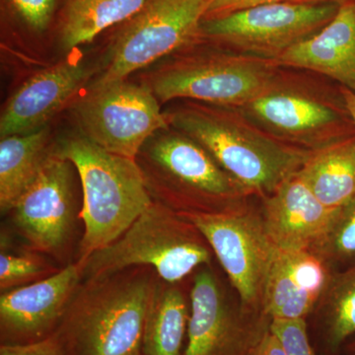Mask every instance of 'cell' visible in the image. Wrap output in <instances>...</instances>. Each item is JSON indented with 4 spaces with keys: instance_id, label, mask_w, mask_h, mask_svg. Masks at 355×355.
Returning a JSON list of instances; mask_svg holds the SVG:
<instances>
[{
    "instance_id": "obj_14",
    "label": "cell",
    "mask_w": 355,
    "mask_h": 355,
    "mask_svg": "<svg viewBox=\"0 0 355 355\" xmlns=\"http://www.w3.org/2000/svg\"><path fill=\"white\" fill-rule=\"evenodd\" d=\"M84 261L76 260L62 270L28 286L1 292L0 324L8 343L44 340L60 326L83 282Z\"/></svg>"
},
{
    "instance_id": "obj_18",
    "label": "cell",
    "mask_w": 355,
    "mask_h": 355,
    "mask_svg": "<svg viewBox=\"0 0 355 355\" xmlns=\"http://www.w3.org/2000/svg\"><path fill=\"white\" fill-rule=\"evenodd\" d=\"M277 64L314 72L355 92V0L340 4L328 24L291 46Z\"/></svg>"
},
{
    "instance_id": "obj_4",
    "label": "cell",
    "mask_w": 355,
    "mask_h": 355,
    "mask_svg": "<svg viewBox=\"0 0 355 355\" xmlns=\"http://www.w3.org/2000/svg\"><path fill=\"white\" fill-rule=\"evenodd\" d=\"M135 160L153 202L178 214H221L251 197L205 147L172 127L154 133Z\"/></svg>"
},
{
    "instance_id": "obj_24",
    "label": "cell",
    "mask_w": 355,
    "mask_h": 355,
    "mask_svg": "<svg viewBox=\"0 0 355 355\" xmlns=\"http://www.w3.org/2000/svg\"><path fill=\"white\" fill-rule=\"evenodd\" d=\"M312 251L329 265L355 259V200L336 210L326 235Z\"/></svg>"
},
{
    "instance_id": "obj_16",
    "label": "cell",
    "mask_w": 355,
    "mask_h": 355,
    "mask_svg": "<svg viewBox=\"0 0 355 355\" xmlns=\"http://www.w3.org/2000/svg\"><path fill=\"white\" fill-rule=\"evenodd\" d=\"M336 211L315 197L298 171L263 198L261 214L275 247L295 252L314 249L326 235Z\"/></svg>"
},
{
    "instance_id": "obj_13",
    "label": "cell",
    "mask_w": 355,
    "mask_h": 355,
    "mask_svg": "<svg viewBox=\"0 0 355 355\" xmlns=\"http://www.w3.org/2000/svg\"><path fill=\"white\" fill-rule=\"evenodd\" d=\"M73 165L53 153L10 212L32 251L64 260L76 223Z\"/></svg>"
},
{
    "instance_id": "obj_33",
    "label": "cell",
    "mask_w": 355,
    "mask_h": 355,
    "mask_svg": "<svg viewBox=\"0 0 355 355\" xmlns=\"http://www.w3.org/2000/svg\"><path fill=\"white\" fill-rule=\"evenodd\" d=\"M350 350L355 354V343L350 345Z\"/></svg>"
},
{
    "instance_id": "obj_28",
    "label": "cell",
    "mask_w": 355,
    "mask_h": 355,
    "mask_svg": "<svg viewBox=\"0 0 355 355\" xmlns=\"http://www.w3.org/2000/svg\"><path fill=\"white\" fill-rule=\"evenodd\" d=\"M0 355H64V347L57 334L44 340L28 343H4Z\"/></svg>"
},
{
    "instance_id": "obj_26",
    "label": "cell",
    "mask_w": 355,
    "mask_h": 355,
    "mask_svg": "<svg viewBox=\"0 0 355 355\" xmlns=\"http://www.w3.org/2000/svg\"><path fill=\"white\" fill-rule=\"evenodd\" d=\"M270 330L279 338L287 355H316L305 319H272Z\"/></svg>"
},
{
    "instance_id": "obj_29",
    "label": "cell",
    "mask_w": 355,
    "mask_h": 355,
    "mask_svg": "<svg viewBox=\"0 0 355 355\" xmlns=\"http://www.w3.org/2000/svg\"><path fill=\"white\" fill-rule=\"evenodd\" d=\"M282 1H287V0H212L205 19L221 17V16L239 12V11L247 10L254 7Z\"/></svg>"
},
{
    "instance_id": "obj_25",
    "label": "cell",
    "mask_w": 355,
    "mask_h": 355,
    "mask_svg": "<svg viewBox=\"0 0 355 355\" xmlns=\"http://www.w3.org/2000/svg\"><path fill=\"white\" fill-rule=\"evenodd\" d=\"M38 254L10 253L1 249L0 253V289L1 292L28 286L46 279L58 272Z\"/></svg>"
},
{
    "instance_id": "obj_31",
    "label": "cell",
    "mask_w": 355,
    "mask_h": 355,
    "mask_svg": "<svg viewBox=\"0 0 355 355\" xmlns=\"http://www.w3.org/2000/svg\"><path fill=\"white\" fill-rule=\"evenodd\" d=\"M340 89H342L343 99H345L347 108L349 110L352 121H354L355 128V92L345 87H340Z\"/></svg>"
},
{
    "instance_id": "obj_15",
    "label": "cell",
    "mask_w": 355,
    "mask_h": 355,
    "mask_svg": "<svg viewBox=\"0 0 355 355\" xmlns=\"http://www.w3.org/2000/svg\"><path fill=\"white\" fill-rule=\"evenodd\" d=\"M94 72L81 58H67L35 74L7 101L0 118V137L44 128Z\"/></svg>"
},
{
    "instance_id": "obj_5",
    "label": "cell",
    "mask_w": 355,
    "mask_h": 355,
    "mask_svg": "<svg viewBox=\"0 0 355 355\" xmlns=\"http://www.w3.org/2000/svg\"><path fill=\"white\" fill-rule=\"evenodd\" d=\"M322 77L282 67L268 87L240 109L275 139L309 153L355 137L343 96L334 94Z\"/></svg>"
},
{
    "instance_id": "obj_12",
    "label": "cell",
    "mask_w": 355,
    "mask_h": 355,
    "mask_svg": "<svg viewBox=\"0 0 355 355\" xmlns=\"http://www.w3.org/2000/svg\"><path fill=\"white\" fill-rule=\"evenodd\" d=\"M190 302L184 355H252L270 330L272 319L263 311L247 310L229 300L209 266L196 273Z\"/></svg>"
},
{
    "instance_id": "obj_9",
    "label": "cell",
    "mask_w": 355,
    "mask_h": 355,
    "mask_svg": "<svg viewBox=\"0 0 355 355\" xmlns=\"http://www.w3.org/2000/svg\"><path fill=\"white\" fill-rule=\"evenodd\" d=\"M71 113L80 135L109 153L132 159L154 133L170 127L149 86L128 79L91 85L73 103Z\"/></svg>"
},
{
    "instance_id": "obj_19",
    "label": "cell",
    "mask_w": 355,
    "mask_h": 355,
    "mask_svg": "<svg viewBox=\"0 0 355 355\" xmlns=\"http://www.w3.org/2000/svg\"><path fill=\"white\" fill-rule=\"evenodd\" d=\"M55 144L48 128L24 135H10L0 141V210H12L18 198L35 181Z\"/></svg>"
},
{
    "instance_id": "obj_21",
    "label": "cell",
    "mask_w": 355,
    "mask_h": 355,
    "mask_svg": "<svg viewBox=\"0 0 355 355\" xmlns=\"http://www.w3.org/2000/svg\"><path fill=\"white\" fill-rule=\"evenodd\" d=\"M299 175L324 207L342 209L355 200V137L313 153Z\"/></svg>"
},
{
    "instance_id": "obj_1",
    "label": "cell",
    "mask_w": 355,
    "mask_h": 355,
    "mask_svg": "<svg viewBox=\"0 0 355 355\" xmlns=\"http://www.w3.org/2000/svg\"><path fill=\"white\" fill-rule=\"evenodd\" d=\"M165 114L170 127L195 139L250 195L261 198L313 153L275 139L237 107L184 100Z\"/></svg>"
},
{
    "instance_id": "obj_23",
    "label": "cell",
    "mask_w": 355,
    "mask_h": 355,
    "mask_svg": "<svg viewBox=\"0 0 355 355\" xmlns=\"http://www.w3.org/2000/svg\"><path fill=\"white\" fill-rule=\"evenodd\" d=\"M324 338L329 349H338L355 334V268L333 277L323 299Z\"/></svg>"
},
{
    "instance_id": "obj_20",
    "label": "cell",
    "mask_w": 355,
    "mask_h": 355,
    "mask_svg": "<svg viewBox=\"0 0 355 355\" xmlns=\"http://www.w3.org/2000/svg\"><path fill=\"white\" fill-rule=\"evenodd\" d=\"M179 284L159 279L144 323L142 355H184L191 302Z\"/></svg>"
},
{
    "instance_id": "obj_3",
    "label": "cell",
    "mask_w": 355,
    "mask_h": 355,
    "mask_svg": "<svg viewBox=\"0 0 355 355\" xmlns=\"http://www.w3.org/2000/svg\"><path fill=\"white\" fill-rule=\"evenodd\" d=\"M53 153L76 168L83 191L84 232L76 260L118 239L153 203L135 159L105 150L80 133L55 142Z\"/></svg>"
},
{
    "instance_id": "obj_17",
    "label": "cell",
    "mask_w": 355,
    "mask_h": 355,
    "mask_svg": "<svg viewBox=\"0 0 355 355\" xmlns=\"http://www.w3.org/2000/svg\"><path fill=\"white\" fill-rule=\"evenodd\" d=\"M333 279L330 265L312 250L277 251L266 282L263 310L270 319H305Z\"/></svg>"
},
{
    "instance_id": "obj_32",
    "label": "cell",
    "mask_w": 355,
    "mask_h": 355,
    "mask_svg": "<svg viewBox=\"0 0 355 355\" xmlns=\"http://www.w3.org/2000/svg\"><path fill=\"white\" fill-rule=\"evenodd\" d=\"M289 2L296 3H336L343 4L345 2L352 1V0H287Z\"/></svg>"
},
{
    "instance_id": "obj_11",
    "label": "cell",
    "mask_w": 355,
    "mask_h": 355,
    "mask_svg": "<svg viewBox=\"0 0 355 355\" xmlns=\"http://www.w3.org/2000/svg\"><path fill=\"white\" fill-rule=\"evenodd\" d=\"M181 216L205 236L243 307L263 311L266 284L279 249L268 237L261 214L246 203L221 214Z\"/></svg>"
},
{
    "instance_id": "obj_7",
    "label": "cell",
    "mask_w": 355,
    "mask_h": 355,
    "mask_svg": "<svg viewBox=\"0 0 355 355\" xmlns=\"http://www.w3.org/2000/svg\"><path fill=\"white\" fill-rule=\"evenodd\" d=\"M202 46L200 42L175 53L150 74L146 84L159 102L191 100L240 108L261 95L282 67L216 44Z\"/></svg>"
},
{
    "instance_id": "obj_8",
    "label": "cell",
    "mask_w": 355,
    "mask_h": 355,
    "mask_svg": "<svg viewBox=\"0 0 355 355\" xmlns=\"http://www.w3.org/2000/svg\"><path fill=\"white\" fill-rule=\"evenodd\" d=\"M212 0H149L116 33L92 85L127 79L165 57L200 43Z\"/></svg>"
},
{
    "instance_id": "obj_27",
    "label": "cell",
    "mask_w": 355,
    "mask_h": 355,
    "mask_svg": "<svg viewBox=\"0 0 355 355\" xmlns=\"http://www.w3.org/2000/svg\"><path fill=\"white\" fill-rule=\"evenodd\" d=\"M26 24L37 32L46 29L57 0H9Z\"/></svg>"
},
{
    "instance_id": "obj_10",
    "label": "cell",
    "mask_w": 355,
    "mask_h": 355,
    "mask_svg": "<svg viewBox=\"0 0 355 355\" xmlns=\"http://www.w3.org/2000/svg\"><path fill=\"white\" fill-rule=\"evenodd\" d=\"M340 4L282 1L202 21L200 39L221 48L277 62L291 46L324 27Z\"/></svg>"
},
{
    "instance_id": "obj_6",
    "label": "cell",
    "mask_w": 355,
    "mask_h": 355,
    "mask_svg": "<svg viewBox=\"0 0 355 355\" xmlns=\"http://www.w3.org/2000/svg\"><path fill=\"white\" fill-rule=\"evenodd\" d=\"M212 254L193 222L153 202L118 239L84 261L83 280L148 266L161 279L177 284L196 268L209 266Z\"/></svg>"
},
{
    "instance_id": "obj_2",
    "label": "cell",
    "mask_w": 355,
    "mask_h": 355,
    "mask_svg": "<svg viewBox=\"0 0 355 355\" xmlns=\"http://www.w3.org/2000/svg\"><path fill=\"white\" fill-rule=\"evenodd\" d=\"M159 275L132 266L83 280L55 334L64 355H142V336Z\"/></svg>"
},
{
    "instance_id": "obj_30",
    "label": "cell",
    "mask_w": 355,
    "mask_h": 355,
    "mask_svg": "<svg viewBox=\"0 0 355 355\" xmlns=\"http://www.w3.org/2000/svg\"><path fill=\"white\" fill-rule=\"evenodd\" d=\"M252 355H287L279 338L272 330L266 331L261 338Z\"/></svg>"
},
{
    "instance_id": "obj_22",
    "label": "cell",
    "mask_w": 355,
    "mask_h": 355,
    "mask_svg": "<svg viewBox=\"0 0 355 355\" xmlns=\"http://www.w3.org/2000/svg\"><path fill=\"white\" fill-rule=\"evenodd\" d=\"M149 0H67L60 26V43L70 51L91 43L112 26L125 23Z\"/></svg>"
}]
</instances>
